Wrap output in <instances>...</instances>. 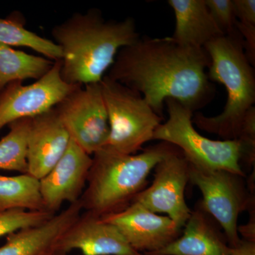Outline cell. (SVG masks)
I'll use <instances>...</instances> for the list:
<instances>
[{
  "mask_svg": "<svg viewBox=\"0 0 255 255\" xmlns=\"http://www.w3.org/2000/svg\"><path fill=\"white\" fill-rule=\"evenodd\" d=\"M210 65L204 48L179 44L172 37L144 36L119 50L107 76L139 92L163 117L169 99L193 113L214 100L216 87L206 73Z\"/></svg>",
  "mask_w": 255,
  "mask_h": 255,
  "instance_id": "1",
  "label": "cell"
},
{
  "mask_svg": "<svg viewBox=\"0 0 255 255\" xmlns=\"http://www.w3.org/2000/svg\"><path fill=\"white\" fill-rule=\"evenodd\" d=\"M51 34L63 53L62 79L78 86L102 81L119 50L140 38L133 18L106 20L97 9L75 13Z\"/></svg>",
  "mask_w": 255,
  "mask_h": 255,
  "instance_id": "2",
  "label": "cell"
},
{
  "mask_svg": "<svg viewBox=\"0 0 255 255\" xmlns=\"http://www.w3.org/2000/svg\"><path fill=\"white\" fill-rule=\"evenodd\" d=\"M175 146L165 142L137 155H124L103 148L92 155V165L80 203L82 209L105 217L125 209L147 184L156 164Z\"/></svg>",
  "mask_w": 255,
  "mask_h": 255,
  "instance_id": "3",
  "label": "cell"
},
{
  "mask_svg": "<svg viewBox=\"0 0 255 255\" xmlns=\"http://www.w3.org/2000/svg\"><path fill=\"white\" fill-rule=\"evenodd\" d=\"M204 48L211 59L209 80L226 87L227 102L222 113L216 117H207L197 112L193 116V124L223 140H238L247 112L255 105L254 69L247 58L240 33L218 37Z\"/></svg>",
  "mask_w": 255,
  "mask_h": 255,
  "instance_id": "4",
  "label": "cell"
},
{
  "mask_svg": "<svg viewBox=\"0 0 255 255\" xmlns=\"http://www.w3.org/2000/svg\"><path fill=\"white\" fill-rule=\"evenodd\" d=\"M168 119L156 129L152 140L177 147L193 167L203 170H225L246 177L243 165H254L255 152L239 140H214L196 131L194 113L177 100L165 101Z\"/></svg>",
  "mask_w": 255,
  "mask_h": 255,
  "instance_id": "5",
  "label": "cell"
},
{
  "mask_svg": "<svg viewBox=\"0 0 255 255\" xmlns=\"http://www.w3.org/2000/svg\"><path fill=\"white\" fill-rule=\"evenodd\" d=\"M108 114L110 132L104 147L135 155L152 140L156 129L163 122L139 92L105 75L100 82Z\"/></svg>",
  "mask_w": 255,
  "mask_h": 255,
  "instance_id": "6",
  "label": "cell"
},
{
  "mask_svg": "<svg viewBox=\"0 0 255 255\" xmlns=\"http://www.w3.org/2000/svg\"><path fill=\"white\" fill-rule=\"evenodd\" d=\"M245 178L225 170H203L189 164V182L202 194L199 205L222 228L231 248L241 243L238 218L255 209V197Z\"/></svg>",
  "mask_w": 255,
  "mask_h": 255,
  "instance_id": "7",
  "label": "cell"
},
{
  "mask_svg": "<svg viewBox=\"0 0 255 255\" xmlns=\"http://www.w3.org/2000/svg\"><path fill=\"white\" fill-rule=\"evenodd\" d=\"M55 109L70 139L87 154L105 147L110 128L100 82L77 87Z\"/></svg>",
  "mask_w": 255,
  "mask_h": 255,
  "instance_id": "8",
  "label": "cell"
},
{
  "mask_svg": "<svg viewBox=\"0 0 255 255\" xmlns=\"http://www.w3.org/2000/svg\"><path fill=\"white\" fill-rule=\"evenodd\" d=\"M153 170L150 187L139 193L132 202L155 214H167L179 228H184L191 213L185 200L189 162L176 147L156 164Z\"/></svg>",
  "mask_w": 255,
  "mask_h": 255,
  "instance_id": "9",
  "label": "cell"
},
{
  "mask_svg": "<svg viewBox=\"0 0 255 255\" xmlns=\"http://www.w3.org/2000/svg\"><path fill=\"white\" fill-rule=\"evenodd\" d=\"M61 60L34 83L10 84L0 93V130L6 126L23 119L33 118L59 104L78 85L66 83L60 75Z\"/></svg>",
  "mask_w": 255,
  "mask_h": 255,
  "instance_id": "10",
  "label": "cell"
},
{
  "mask_svg": "<svg viewBox=\"0 0 255 255\" xmlns=\"http://www.w3.org/2000/svg\"><path fill=\"white\" fill-rule=\"evenodd\" d=\"M102 218L115 226L129 246L141 254L162 249L182 233V228L168 216H159L135 202Z\"/></svg>",
  "mask_w": 255,
  "mask_h": 255,
  "instance_id": "11",
  "label": "cell"
},
{
  "mask_svg": "<svg viewBox=\"0 0 255 255\" xmlns=\"http://www.w3.org/2000/svg\"><path fill=\"white\" fill-rule=\"evenodd\" d=\"M92 161V156L70 139L63 157L40 179L42 200L46 211L56 214L65 203L70 205L80 200Z\"/></svg>",
  "mask_w": 255,
  "mask_h": 255,
  "instance_id": "12",
  "label": "cell"
},
{
  "mask_svg": "<svg viewBox=\"0 0 255 255\" xmlns=\"http://www.w3.org/2000/svg\"><path fill=\"white\" fill-rule=\"evenodd\" d=\"M53 250L66 255L78 251L82 255H141L115 226L89 212L79 216L55 242Z\"/></svg>",
  "mask_w": 255,
  "mask_h": 255,
  "instance_id": "13",
  "label": "cell"
},
{
  "mask_svg": "<svg viewBox=\"0 0 255 255\" xmlns=\"http://www.w3.org/2000/svg\"><path fill=\"white\" fill-rule=\"evenodd\" d=\"M70 137L55 107L32 118L28 138V174L41 179L68 149Z\"/></svg>",
  "mask_w": 255,
  "mask_h": 255,
  "instance_id": "14",
  "label": "cell"
},
{
  "mask_svg": "<svg viewBox=\"0 0 255 255\" xmlns=\"http://www.w3.org/2000/svg\"><path fill=\"white\" fill-rule=\"evenodd\" d=\"M218 223L199 204L191 211L182 234L158 251L145 255H228L230 248Z\"/></svg>",
  "mask_w": 255,
  "mask_h": 255,
  "instance_id": "15",
  "label": "cell"
},
{
  "mask_svg": "<svg viewBox=\"0 0 255 255\" xmlns=\"http://www.w3.org/2000/svg\"><path fill=\"white\" fill-rule=\"evenodd\" d=\"M79 201L38 226L20 230L6 237L0 255H41L53 249L55 242L81 215Z\"/></svg>",
  "mask_w": 255,
  "mask_h": 255,
  "instance_id": "16",
  "label": "cell"
},
{
  "mask_svg": "<svg viewBox=\"0 0 255 255\" xmlns=\"http://www.w3.org/2000/svg\"><path fill=\"white\" fill-rule=\"evenodd\" d=\"M168 4L176 19L172 38L179 44L204 48L224 35L210 14L205 0H169Z\"/></svg>",
  "mask_w": 255,
  "mask_h": 255,
  "instance_id": "17",
  "label": "cell"
},
{
  "mask_svg": "<svg viewBox=\"0 0 255 255\" xmlns=\"http://www.w3.org/2000/svg\"><path fill=\"white\" fill-rule=\"evenodd\" d=\"M55 62L0 43V93L10 84L43 78Z\"/></svg>",
  "mask_w": 255,
  "mask_h": 255,
  "instance_id": "18",
  "label": "cell"
},
{
  "mask_svg": "<svg viewBox=\"0 0 255 255\" xmlns=\"http://www.w3.org/2000/svg\"><path fill=\"white\" fill-rule=\"evenodd\" d=\"M16 209L46 211L42 200L40 180L29 174H0V212Z\"/></svg>",
  "mask_w": 255,
  "mask_h": 255,
  "instance_id": "19",
  "label": "cell"
},
{
  "mask_svg": "<svg viewBox=\"0 0 255 255\" xmlns=\"http://www.w3.org/2000/svg\"><path fill=\"white\" fill-rule=\"evenodd\" d=\"M0 43L31 48L53 62L63 58L61 49L54 41L26 29L19 17L0 18Z\"/></svg>",
  "mask_w": 255,
  "mask_h": 255,
  "instance_id": "20",
  "label": "cell"
},
{
  "mask_svg": "<svg viewBox=\"0 0 255 255\" xmlns=\"http://www.w3.org/2000/svg\"><path fill=\"white\" fill-rule=\"evenodd\" d=\"M32 118L10 124L7 135L0 140V170L28 174L27 145Z\"/></svg>",
  "mask_w": 255,
  "mask_h": 255,
  "instance_id": "21",
  "label": "cell"
},
{
  "mask_svg": "<svg viewBox=\"0 0 255 255\" xmlns=\"http://www.w3.org/2000/svg\"><path fill=\"white\" fill-rule=\"evenodd\" d=\"M55 214L48 211L10 210L0 212V238L46 222Z\"/></svg>",
  "mask_w": 255,
  "mask_h": 255,
  "instance_id": "22",
  "label": "cell"
},
{
  "mask_svg": "<svg viewBox=\"0 0 255 255\" xmlns=\"http://www.w3.org/2000/svg\"><path fill=\"white\" fill-rule=\"evenodd\" d=\"M210 14L226 36H236L239 33L236 28L237 22L233 0H205Z\"/></svg>",
  "mask_w": 255,
  "mask_h": 255,
  "instance_id": "23",
  "label": "cell"
},
{
  "mask_svg": "<svg viewBox=\"0 0 255 255\" xmlns=\"http://www.w3.org/2000/svg\"><path fill=\"white\" fill-rule=\"evenodd\" d=\"M238 31L243 38V48L247 58L253 66L255 65V24L241 23L236 24Z\"/></svg>",
  "mask_w": 255,
  "mask_h": 255,
  "instance_id": "24",
  "label": "cell"
},
{
  "mask_svg": "<svg viewBox=\"0 0 255 255\" xmlns=\"http://www.w3.org/2000/svg\"><path fill=\"white\" fill-rule=\"evenodd\" d=\"M233 4L239 22L255 24V0H233Z\"/></svg>",
  "mask_w": 255,
  "mask_h": 255,
  "instance_id": "25",
  "label": "cell"
},
{
  "mask_svg": "<svg viewBox=\"0 0 255 255\" xmlns=\"http://www.w3.org/2000/svg\"><path fill=\"white\" fill-rule=\"evenodd\" d=\"M228 255H255V242L241 240L238 246L231 248Z\"/></svg>",
  "mask_w": 255,
  "mask_h": 255,
  "instance_id": "26",
  "label": "cell"
},
{
  "mask_svg": "<svg viewBox=\"0 0 255 255\" xmlns=\"http://www.w3.org/2000/svg\"><path fill=\"white\" fill-rule=\"evenodd\" d=\"M238 233H241L244 240L247 241L255 242V216L251 218V221L247 226L238 228Z\"/></svg>",
  "mask_w": 255,
  "mask_h": 255,
  "instance_id": "27",
  "label": "cell"
},
{
  "mask_svg": "<svg viewBox=\"0 0 255 255\" xmlns=\"http://www.w3.org/2000/svg\"><path fill=\"white\" fill-rule=\"evenodd\" d=\"M41 255H68L64 254V253H60V252L53 251V249L50 250V251L46 252V253H43Z\"/></svg>",
  "mask_w": 255,
  "mask_h": 255,
  "instance_id": "28",
  "label": "cell"
},
{
  "mask_svg": "<svg viewBox=\"0 0 255 255\" xmlns=\"http://www.w3.org/2000/svg\"><path fill=\"white\" fill-rule=\"evenodd\" d=\"M141 255H144V254H141Z\"/></svg>",
  "mask_w": 255,
  "mask_h": 255,
  "instance_id": "29",
  "label": "cell"
}]
</instances>
